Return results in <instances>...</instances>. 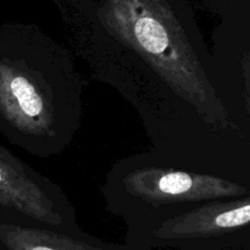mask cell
<instances>
[{"mask_svg":"<svg viewBox=\"0 0 250 250\" xmlns=\"http://www.w3.org/2000/svg\"><path fill=\"white\" fill-rule=\"evenodd\" d=\"M87 85L73 53L58 42L29 29L0 41V129L29 155L54 158L72 146Z\"/></svg>","mask_w":250,"mask_h":250,"instance_id":"1","label":"cell"},{"mask_svg":"<svg viewBox=\"0 0 250 250\" xmlns=\"http://www.w3.org/2000/svg\"><path fill=\"white\" fill-rule=\"evenodd\" d=\"M105 209L127 225V242L139 244L165 220L208 202L250 195V186L195 172L154 150L120 159L100 187Z\"/></svg>","mask_w":250,"mask_h":250,"instance_id":"2","label":"cell"},{"mask_svg":"<svg viewBox=\"0 0 250 250\" xmlns=\"http://www.w3.org/2000/svg\"><path fill=\"white\" fill-rule=\"evenodd\" d=\"M250 195L214 200L192 208L156 225L139 246L172 247L180 250L215 248L249 238Z\"/></svg>","mask_w":250,"mask_h":250,"instance_id":"3","label":"cell"},{"mask_svg":"<svg viewBox=\"0 0 250 250\" xmlns=\"http://www.w3.org/2000/svg\"><path fill=\"white\" fill-rule=\"evenodd\" d=\"M0 250H151L127 242L106 243L85 232L70 233L0 215Z\"/></svg>","mask_w":250,"mask_h":250,"instance_id":"4","label":"cell"}]
</instances>
